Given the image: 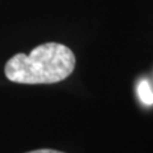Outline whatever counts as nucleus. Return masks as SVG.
I'll return each mask as SVG.
<instances>
[{
  "mask_svg": "<svg viewBox=\"0 0 153 153\" xmlns=\"http://www.w3.org/2000/svg\"><path fill=\"white\" fill-rule=\"evenodd\" d=\"M75 68V56L68 46L46 42L30 54H16L5 64V76L21 84H52L66 79Z\"/></svg>",
  "mask_w": 153,
  "mask_h": 153,
  "instance_id": "obj_1",
  "label": "nucleus"
},
{
  "mask_svg": "<svg viewBox=\"0 0 153 153\" xmlns=\"http://www.w3.org/2000/svg\"><path fill=\"white\" fill-rule=\"evenodd\" d=\"M138 96H139L140 101L147 106L153 105V91L147 80H142L138 85Z\"/></svg>",
  "mask_w": 153,
  "mask_h": 153,
  "instance_id": "obj_2",
  "label": "nucleus"
},
{
  "mask_svg": "<svg viewBox=\"0 0 153 153\" xmlns=\"http://www.w3.org/2000/svg\"><path fill=\"white\" fill-rule=\"evenodd\" d=\"M28 153H64V152L55 151V149H47V148H44V149H36V151L28 152Z\"/></svg>",
  "mask_w": 153,
  "mask_h": 153,
  "instance_id": "obj_3",
  "label": "nucleus"
}]
</instances>
